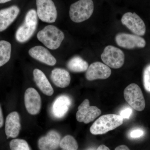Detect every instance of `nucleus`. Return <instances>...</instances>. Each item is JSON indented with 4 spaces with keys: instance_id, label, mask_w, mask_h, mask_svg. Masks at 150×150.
Returning <instances> with one entry per match:
<instances>
[{
    "instance_id": "1",
    "label": "nucleus",
    "mask_w": 150,
    "mask_h": 150,
    "mask_svg": "<svg viewBox=\"0 0 150 150\" xmlns=\"http://www.w3.org/2000/svg\"><path fill=\"white\" fill-rule=\"evenodd\" d=\"M123 119L119 115L114 114L102 115L94 122L90 131L93 135H102L121 126Z\"/></svg>"
},
{
    "instance_id": "2",
    "label": "nucleus",
    "mask_w": 150,
    "mask_h": 150,
    "mask_svg": "<svg viewBox=\"0 0 150 150\" xmlns=\"http://www.w3.org/2000/svg\"><path fill=\"white\" fill-rule=\"evenodd\" d=\"M37 38L46 47L56 50L61 46L65 38L64 33L53 25H48L38 32Z\"/></svg>"
},
{
    "instance_id": "3",
    "label": "nucleus",
    "mask_w": 150,
    "mask_h": 150,
    "mask_svg": "<svg viewBox=\"0 0 150 150\" xmlns=\"http://www.w3.org/2000/svg\"><path fill=\"white\" fill-rule=\"evenodd\" d=\"M37 24V12L34 9H31L28 11L23 23L16 31V40L21 43H25L29 40L35 32Z\"/></svg>"
},
{
    "instance_id": "4",
    "label": "nucleus",
    "mask_w": 150,
    "mask_h": 150,
    "mask_svg": "<svg viewBox=\"0 0 150 150\" xmlns=\"http://www.w3.org/2000/svg\"><path fill=\"white\" fill-rule=\"evenodd\" d=\"M93 11L92 0H79L70 6V18L74 22H82L91 17Z\"/></svg>"
},
{
    "instance_id": "5",
    "label": "nucleus",
    "mask_w": 150,
    "mask_h": 150,
    "mask_svg": "<svg viewBox=\"0 0 150 150\" xmlns=\"http://www.w3.org/2000/svg\"><path fill=\"white\" fill-rule=\"evenodd\" d=\"M123 94L126 102L134 110L142 111L144 109L146 103L144 95L137 84L132 83L127 86Z\"/></svg>"
},
{
    "instance_id": "6",
    "label": "nucleus",
    "mask_w": 150,
    "mask_h": 150,
    "mask_svg": "<svg viewBox=\"0 0 150 150\" xmlns=\"http://www.w3.org/2000/svg\"><path fill=\"white\" fill-rule=\"evenodd\" d=\"M100 57L103 62L112 69L121 68L125 61V55L123 51L111 45L105 47Z\"/></svg>"
},
{
    "instance_id": "7",
    "label": "nucleus",
    "mask_w": 150,
    "mask_h": 150,
    "mask_svg": "<svg viewBox=\"0 0 150 150\" xmlns=\"http://www.w3.org/2000/svg\"><path fill=\"white\" fill-rule=\"evenodd\" d=\"M38 16L40 20L48 23L56 21L57 11L52 0H36Z\"/></svg>"
},
{
    "instance_id": "8",
    "label": "nucleus",
    "mask_w": 150,
    "mask_h": 150,
    "mask_svg": "<svg viewBox=\"0 0 150 150\" xmlns=\"http://www.w3.org/2000/svg\"><path fill=\"white\" fill-rule=\"evenodd\" d=\"M121 23L127 28L139 36H143L146 32V26L143 20L135 13L127 12L121 19Z\"/></svg>"
},
{
    "instance_id": "9",
    "label": "nucleus",
    "mask_w": 150,
    "mask_h": 150,
    "mask_svg": "<svg viewBox=\"0 0 150 150\" xmlns=\"http://www.w3.org/2000/svg\"><path fill=\"white\" fill-rule=\"evenodd\" d=\"M76 114L78 121L85 124L90 123L100 115L101 110L96 106H90L88 99L84 100L78 107Z\"/></svg>"
},
{
    "instance_id": "10",
    "label": "nucleus",
    "mask_w": 150,
    "mask_h": 150,
    "mask_svg": "<svg viewBox=\"0 0 150 150\" xmlns=\"http://www.w3.org/2000/svg\"><path fill=\"white\" fill-rule=\"evenodd\" d=\"M115 40L118 46L128 49L144 48L146 45L145 39L135 34L118 33L115 36Z\"/></svg>"
},
{
    "instance_id": "11",
    "label": "nucleus",
    "mask_w": 150,
    "mask_h": 150,
    "mask_svg": "<svg viewBox=\"0 0 150 150\" xmlns=\"http://www.w3.org/2000/svg\"><path fill=\"white\" fill-rule=\"evenodd\" d=\"M24 103L26 110L30 115H37L40 112L41 107V98L35 88H29L25 91Z\"/></svg>"
},
{
    "instance_id": "12",
    "label": "nucleus",
    "mask_w": 150,
    "mask_h": 150,
    "mask_svg": "<svg viewBox=\"0 0 150 150\" xmlns=\"http://www.w3.org/2000/svg\"><path fill=\"white\" fill-rule=\"evenodd\" d=\"M111 70L110 67L100 62L91 64L86 73L87 80L92 81L97 79H106L110 76Z\"/></svg>"
},
{
    "instance_id": "13",
    "label": "nucleus",
    "mask_w": 150,
    "mask_h": 150,
    "mask_svg": "<svg viewBox=\"0 0 150 150\" xmlns=\"http://www.w3.org/2000/svg\"><path fill=\"white\" fill-rule=\"evenodd\" d=\"M28 54L32 58L48 66L56 64V58L51 54L48 49L40 46H34L29 49Z\"/></svg>"
},
{
    "instance_id": "14",
    "label": "nucleus",
    "mask_w": 150,
    "mask_h": 150,
    "mask_svg": "<svg viewBox=\"0 0 150 150\" xmlns=\"http://www.w3.org/2000/svg\"><path fill=\"white\" fill-rule=\"evenodd\" d=\"M61 142V136L57 131H49L46 136L41 137L38 142L40 150H55L58 149Z\"/></svg>"
},
{
    "instance_id": "15",
    "label": "nucleus",
    "mask_w": 150,
    "mask_h": 150,
    "mask_svg": "<svg viewBox=\"0 0 150 150\" xmlns=\"http://www.w3.org/2000/svg\"><path fill=\"white\" fill-rule=\"evenodd\" d=\"M71 105V100L66 95L58 96L54 100L52 106V112L56 118H63L69 111Z\"/></svg>"
},
{
    "instance_id": "16",
    "label": "nucleus",
    "mask_w": 150,
    "mask_h": 150,
    "mask_svg": "<svg viewBox=\"0 0 150 150\" xmlns=\"http://www.w3.org/2000/svg\"><path fill=\"white\" fill-rule=\"evenodd\" d=\"M20 118L18 112H11L7 116L5 123V133L7 139L17 137L21 130Z\"/></svg>"
},
{
    "instance_id": "17",
    "label": "nucleus",
    "mask_w": 150,
    "mask_h": 150,
    "mask_svg": "<svg viewBox=\"0 0 150 150\" xmlns=\"http://www.w3.org/2000/svg\"><path fill=\"white\" fill-rule=\"evenodd\" d=\"M20 9L16 6L0 10V32L6 29L15 20L20 13Z\"/></svg>"
},
{
    "instance_id": "18",
    "label": "nucleus",
    "mask_w": 150,
    "mask_h": 150,
    "mask_svg": "<svg viewBox=\"0 0 150 150\" xmlns=\"http://www.w3.org/2000/svg\"><path fill=\"white\" fill-rule=\"evenodd\" d=\"M33 75L35 83L41 91L46 96H51L54 94V89L44 73L38 69H35Z\"/></svg>"
},
{
    "instance_id": "19",
    "label": "nucleus",
    "mask_w": 150,
    "mask_h": 150,
    "mask_svg": "<svg viewBox=\"0 0 150 150\" xmlns=\"http://www.w3.org/2000/svg\"><path fill=\"white\" fill-rule=\"evenodd\" d=\"M51 78L55 85L61 88L67 87L71 82L69 73L67 70L62 68H56L52 70Z\"/></svg>"
},
{
    "instance_id": "20",
    "label": "nucleus",
    "mask_w": 150,
    "mask_h": 150,
    "mask_svg": "<svg viewBox=\"0 0 150 150\" xmlns=\"http://www.w3.org/2000/svg\"><path fill=\"white\" fill-rule=\"evenodd\" d=\"M67 67L70 71L73 72H83L88 69V64L80 56H76L68 62Z\"/></svg>"
},
{
    "instance_id": "21",
    "label": "nucleus",
    "mask_w": 150,
    "mask_h": 150,
    "mask_svg": "<svg viewBox=\"0 0 150 150\" xmlns=\"http://www.w3.org/2000/svg\"><path fill=\"white\" fill-rule=\"evenodd\" d=\"M11 53V45L6 40H0V67L9 61Z\"/></svg>"
},
{
    "instance_id": "22",
    "label": "nucleus",
    "mask_w": 150,
    "mask_h": 150,
    "mask_svg": "<svg viewBox=\"0 0 150 150\" xmlns=\"http://www.w3.org/2000/svg\"><path fill=\"white\" fill-rule=\"evenodd\" d=\"M60 147L66 150H77L78 149L77 142L74 137L67 135L64 137L60 143Z\"/></svg>"
},
{
    "instance_id": "23",
    "label": "nucleus",
    "mask_w": 150,
    "mask_h": 150,
    "mask_svg": "<svg viewBox=\"0 0 150 150\" xmlns=\"http://www.w3.org/2000/svg\"><path fill=\"white\" fill-rule=\"evenodd\" d=\"M10 147L11 150H30L28 144L25 140L15 139L10 143Z\"/></svg>"
},
{
    "instance_id": "24",
    "label": "nucleus",
    "mask_w": 150,
    "mask_h": 150,
    "mask_svg": "<svg viewBox=\"0 0 150 150\" xmlns=\"http://www.w3.org/2000/svg\"><path fill=\"white\" fill-rule=\"evenodd\" d=\"M143 82L145 90L150 93V64L145 67L144 70Z\"/></svg>"
},
{
    "instance_id": "25",
    "label": "nucleus",
    "mask_w": 150,
    "mask_h": 150,
    "mask_svg": "<svg viewBox=\"0 0 150 150\" xmlns=\"http://www.w3.org/2000/svg\"><path fill=\"white\" fill-rule=\"evenodd\" d=\"M144 134V132L142 129H134L130 132V137L132 139H138L143 137Z\"/></svg>"
},
{
    "instance_id": "26",
    "label": "nucleus",
    "mask_w": 150,
    "mask_h": 150,
    "mask_svg": "<svg viewBox=\"0 0 150 150\" xmlns=\"http://www.w3.org/2000/svg\"><path fill=\"white\" fill-rule=\"evenodd\" d=\"M132 112H133V111L131 108L129 107L125 108L121 110L119 115L123 119H129L132 114Z\"/></svg>"
},
{
    "instance_id": "27",
    "label": "nucleus",
    "mask_w": 150,
    "mask_h": 150,
    "mask_svg": "<svg viewBox=\"0 0 150 150\" xmlns=\"http://www.w3.org/2000/svg\"><path fill=\"white\" fill-rule=\"evenodd\" d=\"M4 120L3 117L2 110L0 105V128H1L4 124Z\"/></svg>"
},
{
    "instance_id": "28",
    "label": "nucleus",
    "mask_w": 150,
    "mask_h": 150,
    "mask_svg": "<svg viewBox=\"0 0 150 150\" xmlns=\"http://www.w3.org/2000/svg\"><path fill=\"white\" fill-rule=\"evenodd\" d=\"M115 150H130L126 145H121L115 148Z\"/></svg>"
},
{
    "instance_id": "29",
    "label": "nucleus",
    "mask_w": 150,
    "mask_h": 150,
    "mask_svg": "<svg viewBox=\"0 0 150 150\" xmlns=\"http://www.w3.org/2000/svg\"><path fill=\"white\" fill-rule=\"evenodd\" d=\"M96 150H110L109 148L104 145H101L99 146Z\"/></svg>"
},
{
    "instance_id": "30",
    "label": "nucleus",
    "mask_w": 150,
    "mask_h": 150,
    "mask_svg": "<svg viewBox=\"0 0 150 150\" xmlns=\"http://www.w3.org/2000/svg\"><path fill=\"white\" fill-rule=\"evenodd\" d=\"M11 1V0H0V4H4V3L8 2Z\"/></svg>"
},
{
    "instance_id": "31",
    "label": "nucleus",
    "mask_w": 150,
    "mask_h": 150,
    "mask_svg": "<svg viewBox=\"0 0 150 150\" xmlns=\"http://www.w3.org/2000/svg\"><path fill=\"white\" fill-rule=\"evenodd\" d=\"M88 150H95L93 148H90V149H88Z\"/></svg>"
},
{
    "instance_id": "32",
    "label": "nucleus",
    "mask_w": 150,
    "mask_h": 150,
    "mask_svg": "<svg viewBox=\"0 0 150 150\" xmlns=\"http://www.w3.org/2000/svg\"><path fill=\"white\" fill-rule=\"evenodd\" d=\"M64 150V149H63V150Z\"/></svg>"
}]
</instances>
